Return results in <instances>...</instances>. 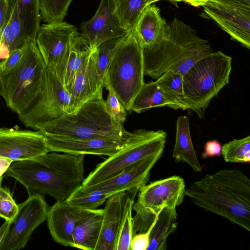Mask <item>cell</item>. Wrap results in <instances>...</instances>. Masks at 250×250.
I'll return each mask as SVG.
<instances>
[{"instance_id":"1","label":"cell","mask_w":250,"mask_h":250,"mask_svg":"<svg viewBox=\"0 0 250 250\" xmlns=\"http://www.w3.org/2000/svg\"><path fill=\"white\" fill-rule=\"evenodd\" d=\"M38 158L14 161L3 174L21 183L28 196L39 194L67 201L84 180L83 154L50 152Z\"/></svg>"},{"instance_id":"2","label":"cell","mask_w":250,"mask_h":250,"mask_svg":"<svg viewBox=\"0 0 250 250\" xmlns=\"http://www.w3.org/2000/svg\"><path fill=\"white\" fill-rule=\"evenodd\" d=\"M192 202L250 231V179L241 170L205 175L185 191Z\"/></svg>"},{"instance_id":"3","label":"cell","mask_w":250,"mask_h":250,"mask_svg":"<svg viewBox=\"0 0 250 250\" xmlns=\"http://www.w3.org/2000/svg\"><path fill=\"white\" fill-rule=\"evenodd\" d=\"M35 129L73 139L125 141L130 134L112 117L103 99L89 100L74 113L38 125Z\"/></svg>"},{"instance_id":"4","label":"cell","mask_w":250,"mask_h":250,"mask_svg":"<svg viewBox=\"0 0 250 250\" xmlns=\"http://www.w3.org/2000/svg\"><path fill=\"white\" fill-rule=\"evenodd\" d=\"M209 44L195 29L174 18L159 41L143 48L144 76L157 80L167 71H174L184 60Z\"/></svg>"},{"instance_id":"5","label":"cell","mask_w":250,"mask_h":250,"mask_svg":"<svg viewBox=\"0 0 250 250\" xmlns=\"http://www.w3.org/2000/svg\"><path fill=\"white\" fill-rule=\"evenodd\" d=\"M143 49L134 30L130 31L117 48L104 77V86L112 90L127 111L145 83Z\"/></svg>"},{"instance_id":"6","label":"cell","mask_w":250,"mask_h":250,"mask_svg":"<svg viewBox=\"0 0 250 250\" xmlns=\"http://www.w3.org/2000/svg\"><path fill=\"white\" fill-rule=\"evenodd\" d=\"M232 58L218 51L196 62L183 77L188 109L202 116L210 100L229 83Z\"/></svg>"},{"instance_id":"7","label":"cell","mask_w":250,"mask_h":250,"mask_svg":"<svg viewBox=\"0 0 250 250\" xmlns=\"http://www.w3.org/2000/svg\"><path fill=\"white\" fill-rule=\"evenodd\" d=\"M46 68L36 40L30 42L17 65L2 73L6 106L18 114L21 112L38 92Z\"/></svg>"},{"instance_id":"8","label":"cell","mask_w":250,"mask_h":250,"mask_svg":"<svg viewBox=\"0 0 250 250\" xmlns=\"http://www.w3.org/2000/svg\"><path fill=\"white\" fill-rule=\"evenodd\" d=\"M167 136V133L163 130L141 129L130 133L123 147L99 164L84 179L82 187L90 186L107 180L144 158L163 152Z\"/></svg>"},{"instance_id":"9","label":"cell","mask_w":250,"mask_h":250,"mask_svg":"<svg viewBox=\"0 0 250 250\" xmlns=\"http://www.w3.org/2000/svg\"><path fill=\"white\" fill-rule=\"evenodd\" d=\"M185 183L180 176H173L146 185L139 190L137 202L132 209L135 229L147 231L165 207L176 208L185 195Z\"/></svg>"},{"instance_id":"10","label":"cell","mask_w":250,"mask_h":250,"mask_svg":"<svg viewBox=\"0 0 250 250\" xmlns=\"http://www.w3.org/2000/svg\"><path fill=\"white\" fill-rule=\"evenodd\" d=\"M71 96L56 75L45 69L39 89L27 106L19 115L25 126L35 129L71 113Z\"/></svg>"},{"instance_id":"11","label":"cell","mask_w":250,"mask_h":250,"mask_svg":"<svg viewBox=\"0 0 250 250\" xmlns=\"http://www.w3.org/2000/svg\"><path fill=\"white\" fill-rule=\"evenodd\" d=\"M202 7L207 18L231 39L250 49V3L243 0H208Z\"/></svg>"},{"instance_id":"12","label":"cell","mask_w":250,"mask_h":250,"mask_svg":"<svg viewBox=\"0 0 250 250\" xmlns=\"http://www.w3.org/2000/svg\"><path fill=\"white\" fill-rule=\"evenodd\" d=\"M49 207L44 196L33 194L22 203L9 222L0 250H19L26 246L34 230L47 218Z\"/></svg>"},{"instance_id":"13","label":"cell","mask_w":250,"mask_h":250,"mask_svg":"<svg viewBox=\"0 0 250 250\" xmlns=\"http://www.w3.org/2000/svg\"><path fill=\"white\" fill-rule=\"evenodd\" d=\"M48 152L45 138L40 130L0 127V157L14 162L35 159Z\"/></svg>"},{"instance_id":"14","label":"cell","mask_w":250,"mask_h":250,"mask_svg":"<svg viewBox=\"0 0 250 250\" xmlns=\"http://www.w3.org/2000/svg\"><path fill=\"white\" fill-rule=\"evenodd\" d=\"M81 35L92 50L110 39L129 32L122 23L116 12V0H101L94 16L80 25Z\"/></svg>"},{"instance_id":"15","label":"cell","mask_w":250,"mask_h":250,"mask_svg":"<svg viewBox=\"0 0 250 250\" xmlns=\"http://www.w3.org/2000/svg\"><path fill=\"white\" fill-rule=\"evenodd\" d=\"M77 28L63 21L40 25L36 37L38 48L46 67L55 73L56 68L68 47Z\"/></svg>"},{"instance_id":"16","label":"cell","mask_w":250,"mask_h":250,"mask_svg":"<svg viewBox=\"0 0 250 250\" xmlns=\"http://www.w3.org/2000/svg\"><path fill=\"white\" fill-rule=\"evenodd\" d=\"M162 154L160 152L144 158L107 180L90 186L81 187L78 190L84 193L99 191L110 196L119 192L140 189L147 183L151 169Z\"/></svg>"},{"instance_id":"17","label":"cell","mask_w":250,"mask_h":250,"mask_svg":"<svg viewBox=\"0 0 250 250\" xmlns=\"http://www.w3.org/2000/svg\"><path fill=\"white\" fill-rule=\"evenodd\" d=\"M43 134L49 152H61L73 154H94L109 157L120 150L126 140L73 139Z\"/></svg>"},{"instance_id":"18","label":"cell","mask_w":250,"mask_h":250,"mask_svg":"<svg viewBox=\"0 0 250 250\" xmlns=\"http://www.w3.org/2000/svg\"><path fill=\"white\" fill-rule=\"evenodd\" d=\"M85 210L73 206L67 201L57 202L49 207L46 220L53 239L62 246L74 247V227Z\"/></svg>"},{"instance_id":"19","label":"cell","mask_w":250,"mask_h":250,"mask_svg":"<svg viewBox=\"0 0 250 250\" xmlns=\"http://www.w3.org/2000/svg\"><path fill=\"white\" fill-rule=\"evenodd\" d=\"M126 191L117 192L106 200L100 236L95 250H116L122 223Z\"/></svg>"},{"instance_id":"20","label":"cell","mask_w":250,"mask_h":250,"mask_svg":"<svg viewBox=\"0 0 250 250\" xmlns=\"http://www.w3.org/2000/svg\"><path fill=\"white\" fill-rule=\"evenodd\" d=\"M92 51L81 33L77 32L72 36L67 49L55 72L68 92L73 83L78 69Z\"/></svg>"},{"instance_id":"21","label":"cell","mask_w":250,"mask_h":250,"mask_svg":"<svg viewBox=\"0 0 250 250\" xmlns=\"http://www.w3.org/2000/svg\"><path fill=\"white\" fill-rule=\"evenodd\" d=\"M104 209H86L74 227V247L95 250L102 225Z\"/></svg>"},{"instance_id":"22","label":"cell","mask_w":250,"mask_h":250,"mask_svg":"<svg viewBox=\"0 0 250 250\" xmlns=\"http://www.w3.org/2000/svg\"><path fill=\"white\" fill-rule=\"evenodd\" d=\"M168 23L154 4L146 5L138 19L134 31L143 48L150 46L164 36Z\"/></svg>"},{"instance_id":"23","label":"cell","mask_w":250,"mask_h":250,"mask_svg":"<svg viewBox=\"0 0 250 250\" xmlns=\"http://www.w3.org/2000/svg\"><path fill=\"white\" fill-rule=\"evenodd\" d=\"M172 156L175 162L187 163L196 172H201L202 167L194 148L187 116H180L176 121V139Z\"/></svg>"},{"instance_id":"24","label":"cell","mask_w":250,"mask_h":250,"mask_svg":"<svg viewBox=\"0 0 250 250\" xmlns=\"http://www.w3.org/2000/svg\"><path fill=\"white\" fill-rule=\"evenodd\" d=\"M177 227L176 208L165 207L151 230L147 250H166L167 239Z\"/></svg>"},{"instance_id":"25","label":"cell","mask_w":250,"mask_h":250,"mask_svg":"<svg viewBox=\"0 0 250 250\" xmlns=\"http://www.w3.org/2000/svg\"><path fill=\"white\" fill-rule=\"evenodd\" d=\"M89 57L78 69L73 83L68 91L71 99V113L76 112L85 102L99 99L93 88L89 66Z\"/></svg>"},{"instance_id":"26","label":"cell","mask_w":250,"mask_h":250,"mask_svg":"<svg viewBox=\"0 0 250 250\" xmlns=\"http://www.w3.org/2000/svg\"><path fill=\"white\" fill-rule=\"evenodd\" d=\"M183 77L181 74L169 69L155 81L164 97L174 109H188L184 102Z\"/></svg>"},{"instance_id":"27","label":"cell","mask_w":250,"mask_h":250,"mask_svg":"<svg viewBox=\"0 0 250 250\" xmlns=\"http://www.w3.org/2000/svg\"><path fill=\"white\" fill-rule=\"evenodd\" d=\"M23 33L27 41L36 40L41 20L40 0H17Z\"/></svg>"},{"instance_id":"28","label":"cell","mask_w":250,"mask_h":250,"mask_svg":"<svg viewBox=\"0 0 250 250\" xmlns=\"http://www.w3.org/2000/svg\"><path fill=\"white\" fill-rule=\"evenodd\" d=\"M162 106L170 107L156 82L144 83L134 99L131 110L140 113L147 109Z\"/></svg>"},{"instance_id":"29","label":"cell","mask_w":250,"mask_h":250,"mask_svg":"<svg viewBox=\"0 0 250 250\" xmlns=\"http://www.w3.org/2000/svg\"><path fill=\"white\" fill-rule=\"evenodd\" d=\"M139 190L136 188L126 191L123 215L116 250H130V243L133 236L132 209L135 197Z\"/></svg>"},{"instance_id":"30","label":"cell","mask_w":250,"mask_h":250,"mask_svg":"<svg viewBox=\"0 0 250 250\" xmlns=\"http://www.w3.org/2000/svg\"><path fill=\"white\" fill-rule=\"evenodd\" d=\"M125 36L106 41L95 50L96 70L99 85L103 89L104 79L108 66L117 48Z\"/></svg>"},{"instance_id":"31","label":"cell","mask_w":250,"mask_h":250,"mask_svg":"<svg viewBox=\"0 0 250 250\" xmlns=\"http://www.w3.org/2000/svg\"><path fill=\"white\" fill-rule=\"evenodd\" d=\"M146 6V0H116V12L125 28L129 32Z\"/></svg>"},{"instance_id":"32","label":"cell","mask_w":250,"mask_h":250,"mask_svg":"<svg viewBox=\"0 0 250 250\" xmlns=\"http://www.w3.org/2000/svg\"><path fill=\"white\" fill-rule=\"evenodd\" d=\"M221 154L226 162L250 163V136L225 144L222 146Z\"/></svg>"},{"instance_id":"33","label":"cell","mask_w":250,"mask_h":250,"mask_svg":"<svg viewBox=\"0 0 250 250\" xmlns=\"http://www.w3.org/2000/svg\"><path fill=\"white\" fill-rule=\"evenodd\" d=\"M72 0H40L41 20L46 23L62 21Z\"/></svg>"},{"instance_id":"34","label":"cell","mask_w":250,"mask_h":250,"mask_svg":"<svg viewBox=\"0 0 250 250\" xmlns=\"http://www.w3.org/2000/svg\"><path fill=\"white\" fill-rule=\"evenodd\" d=\"M109 197L108 194L99 191L84 193L77 189L67 201L70 204L83 209H95Z\"/></svg>"},{"instance_id":"35","label":"cell","mask_w":250,"mask_h":250,"mask_svg":"<svg viewBox=\"0 0 250 250\" xmlns=\"http://www.w3.org/2000/svg\"><path fill=\"white\" fill-rule=\"evenodd\" d=\"M10 13L9 23L11 30L15 36L19 47H22L28 42L23 33L21 21L20 19L17 0H9Z\"/></svg>"},{"instance_id":"36","label":"cell","mask_w":250,"mask_h":250,"mask_svg":"<svg viewBox=\"0 0 250 250\" xmlns=\"http://www.w3.org/2000/svg\"><path fill=\"white\" fill-rule=\"evenodd\" d=\"M19 205L15 202L8 189L0 187V217L11 221L16 215Z\"/></svg>"},{"instance_id":"37","label":"cell","mask_w":250,"mask_h":250,"mask_svg":"<svg viewBox=\"0 0 250 250\" xmlns=\"http://www.w3.org/2000/svg\"><path fill=\"white\" fill-rule=\"evenodd\" d=\"M108 94L105 101L106 107L112 116L117 122L123 124L126 118V110L123 106L113 92L110 89H107Z\"/></svg>"},{"instance_id":"38","label":"cell","mask_w":250,"mask_h":250,"mask_svg":"<svg viewBox=\"0 0 250 250\" xmlns=\"http://www.w3.org/2000/svg\"><path fill=\"white\" fill-rule=\"evenodd\" d=\"M27 45L12 51L6 59L0 61L2 73L8 72L17 65L24 53Z\"/></svg>"},{"instance_id":"39","label":"cell","mask_w":250,"mask_h":250,"mask_svg":"<svg viewBox=\"0 0 250 250\" xmlns=\"http://www.w3.org/2000/svg\"><path fill=\"white\" fill-rule=\"evenodd\" d=\"M158 216L146 232L136 233L133 235L130 243V250H147L149 244L150 233Z\"/></svg>"},{"instance_id":"40","label":"cell","mask_w":250,"mask_h":250,"mask_svg":"<svg viewBox=\"0 0 250 250\" xmlns=\"http://www.w3.org/2000/svg\"><path fill=\"white\" fill-rule=\"evenodd\" d=\"M222 146L220 143L216 140L207 142L205 145L204 152L202 156L204 158L220 156L221 154Z\"/></svg>"},{"instance_id":"41","label":"cell","mask_w":250,"mask_h":250,"mask_svg":"<svg viewBox=\"0 0 250 250\" xmlns=\"http://www.w3.org/2000/svg\"><path fill=\"white\" fill-rule=\"evenodd\" d=\"M9 13V0H0V30L8 20Z\"/></svg>"},{"instance_id":"42","label":"cell","mask_w":250,"mask_h":250,"mask_svg":"<svg viewBox=\"0 0 250 250\" xmlns=\"http://www.w3.org/2000/svg\"><path fill=\"white\" fill-rule=\"evenodd\" d=\"M13 162L9 158L0 157V177L3 176V174Z\"/></svg>"},{"instance_id":"43","label":"cell","mask_w":250,"mask_h":250,"mask_svg":"<svg viewBox=\"0 0 250 250\" xmlns=\"http://www.w3.org/2000/svg\"><path fill=\"white\" fill-rule=\"evenodd\" d=\"M173 1H183L195 7L204 5L208 0H173Z\"/></svg>"},{"instance_id":"44","label":"cell","mask_w":250,"mask_h":250,"mask_svg":"<svg viewBox=\"0 0 250 250\" xmlns=\"http://www.w3.org/2000/svg\"><path fill=\"white\" fill-rule=\"evenodd\" d=\"M9 221L5 222L0 227V246L9 226Z\"/></svg>"},{"instance_id":"45","label":"cell","mask_w":250,"mask_h":250,"mask_svg":"<svg viewBox=\"0 0 250 250\" xmlns=\"http://www.w3.org/2000/svg\"><path fill=\"white\" fill-rule=\"evenodd\" d=\"M5 92H4V88L3 83V79H2V72L1 70L0 65V97H2L3 98L4 96Z\"/></svg>"},{"instance_id":"46","label":"cell","mask_w":250,"mask_h":250,"mask_svg":"<svg viewBox=\"0 0 250 250\" xmlns=\"http://www.w3.org/2000/svg\"><path fill=\"white\" fill-rule=\"evenodd\" d=\"M162 0H146V5L152 4L154 2H155L158 1ZM170 1H173V0H168Z\"/></svg>"},{"instance_id":"47","label":"cell","mask_w":250,"mask_h":250,"mask_svg":"<svg viewBox=\"0 0 250 250\" xmlns=\"http://www.w3.org/2000/svg\"><path fill=\"white\" fill-rule=\"evenodd\" d=\"M3 177V176L0 177V187H1V184L2 181Z\"/></svg>"}]
</instances>
